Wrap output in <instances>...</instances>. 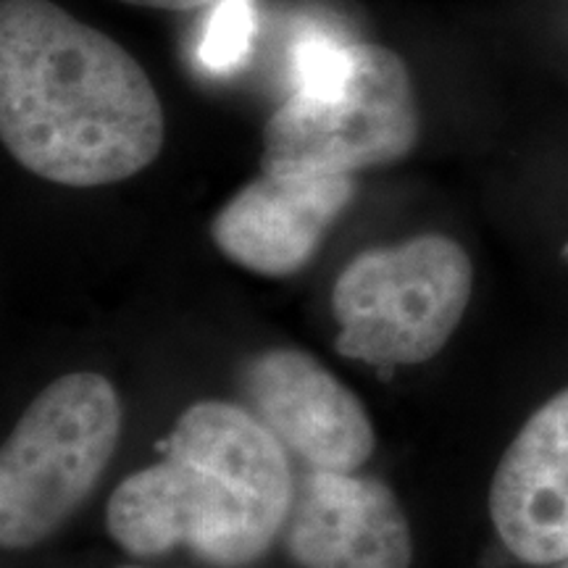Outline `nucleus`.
Listing matches in <instances>:
<instances>
[{
	"label": "nucleus",
	"instance_id": "obj_8",
	"mask_svg": "<svg viewBox=\"0 0 568 568\" xmlns=\"http://www.w3.org/2000/svg\"><path fill=\"white\" fill-rule=\"evenodd\" d=\"M282 535L303 568H408L414 556L393 489L355 471L305 468Z\"/></svg>",
	"mask_w": 568,
	"mask_h": 568
},
{
	"label": "nucleus",
	"instance_id": "obj_9",
	"mask_svg": "<svg viewBox=\"0 0 568 568\" xmlns=\"http://www.w3.org/2000/svg\"><path fill=\"white\" fill-rule=\"evenodd\" d=\"M489 514L516 558H568V389L535 410L510 443L489 489Z\"/></svg>",
	"mask_w": 568,
	"mask_h": 568
},
{
	"label": "nucleus",
	"instance_id": "obj_10",
	"mask_svg": "<svg viewBox=\"0 0 568 568\" xmlns=\"http://www.w3.org/2000/svg\"><path fill=\"white\" fill-rule=\"evenodd\" d=\"M353 74V42H339L324 32H308L293 51L295 92L332 98Z\"/></svg>",
	"mask_w": 568,
	"mask_h": 568
},
{
	"label": "nucleus",
	"instance_id": "obj_11",
	"mask_svg": "<svg viewBox=\"0 0 568 568\" xmlns=\"http://www.w3.org/2000/svg\"><path fill=\"white\" fill-rule=\"evenodd\" d=\"M253 32L255 9L251 0H219L197 45V61L216 74L237 69L251 51Z\"/></svg>",
	"mask_w": 568,
	"mask_h": 568
},
{
	"label": "nucleus",
	"instance_id": "obj_6",
	"mask_svg": "<svg viewBox=\"0 0 568 568\" xmlns=\"http://www.w3.org/2000/svg\"><path fill=\"white\" fill-rule=\"evenodd\" d=\"M247 410L290 456L318 471H358L374 453L364 403L314 355L295 347L258 353L243 372Z\"/></svg>",
	"mask_w": 568,
	"mask_h": 568
},
{
	"label": "nucleus",
	"instance_id": "obj_5",
	"mask_svg": "<svg viewBox=\"0 0 568 568\" xmlns=\"http://www.w3.org/2000/svg\"><path fill=\"white\" fill-rule=\"evenodd\" d=\"M418 105L406 61L353 42V74L337 95L284 101L264 126V172L347 174L387 166L416 148Z\"/></svg>",
	"mask_w": 568,
	"mask_h": 568
},
{
	"label": "nucleus",
	"instance_id": "obj_4",
	"mask_svg": "<svg viewBox=\"0 0 568 568\" xmlns=\"http://www.w3.org/2000/svg\"><path fill=\"white\" fill-rule=\"evenodd\" d=\"M471 287V261L445 234L358 253L332 290L337 353L379 368L424 364L458 329Z\"/></svg>",
	"mask_w": 568,
	"mask_h": 568
},
{
	"label": "nucleus",
	"instance_id": "obj_7",
	"mask_svg": "<svg viewBox=\"0 0 568 568\" xmlns=\"http://www.w3.org/2000/svg\"><path fill=\"white\" fill-rule=\"evenodd\" d=\"M353 197L355 176L261 169L213 216V245L253 274L293 276L311 264Z\"/></svg>",
	"mask_w": 568,
	"mask_h": 568
},
{
	"label": "nucleus",
	"instance_id": "obj_2",
	"mask_svg": "<svg viewBox=\"0 0 568 568\" xmlns=\"http://www.w3.org/2000/svg\"><path fill=\"white\" fill-rule=\"evenodd\" d=\"M287 456L247 408L195 403L176 422L166 456L111 495V537L142 558L184 545L216 566L253 564L287 521L295 489Z\"/></svg>",
	"mask_w": 568,
	"mask_h": 568
},
{
	"label": "nucleus",
	"instance_id": "obj_12",
	"mask_svg": "<svg viewBox=\"0 0 568 568\" xmlns=\"http://www.w3.org/2000/svg\"><path fill=\"white\" fill-rule=\"evenodd\" d=\"M122 3L140 6V9H161V11H193L203 6H216L219 0H122Z\"/></svg>",
	"mask_w": 568,
	"mask_h": 568
},
{
	"label": "nucleus",
	"instance_id": "obj_14",
	"mask_svg": "<svg viewBox=\"0 0 568 568\" xmlns=\"http://www.w3.org/2000/svg\"><path fill=\"white\" fill-rule=\"evenodd\" d=\"M126 568H134V566H126Z\"/></svg>",
	"mask_w": 568,
	"mask_h": 568
},
{
	"label": "nucleus",
	"instance_id": "obj_1",
	"mask_svg": "<svg viewBox=\"0 0 568 568\" xmlns=\"http://www.w3.org/2000/svg\"><path fill=\"white\" fill-rule=\"evenodd\" d=\"M0 138L34 176L103 187L159 159L161 98L130 51L53 0H3Z\"/></svg>",
	"mask_w": 568,
	"mask_h": 568
},
{
	"label": "nucleus",
	"instance_id": "obj_13",
	"mask_svg": "<svg viewBox=\"0 0 568 568\" xmlns=\"http://www.w3.org/2000/svg\"><path fill=\"white\" fill-rule=\"evenodd\" d=\"M560 568H568V558H564V566H560Z\"/></svg>",
	"mask_w": 568,
	"mask_h": 568
},
{
	"label": "nucleus",
	"instance_id": "obj_3",
	"mask_svg": "<svg viewBox=\"0 0 568 568\" xmlns=\"http://www.w3.org/2000/svg\"><path fill=\"white\" fill-rule=\"evenodd\" d=\"M122 403L105 376L80 372L27 406L0 453V542L24 550L88 500L116 453Z\"/></svg>",
	"mask_w": 568,
	"mask_h": 568
}]
</instances>
